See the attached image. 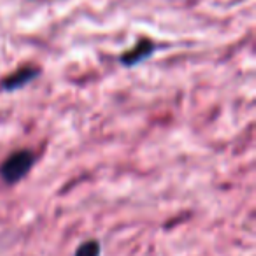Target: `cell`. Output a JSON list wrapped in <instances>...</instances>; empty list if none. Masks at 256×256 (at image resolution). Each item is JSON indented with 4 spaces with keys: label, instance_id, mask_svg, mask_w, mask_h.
<instances>
[{
    "label": "cell",
    "instance_id": "obj_3",
    "mask_svg": "<svg viewBox=\"0 0 256 256\" xmlns=\"http://www.w3.org/2000/svg\"><path fill=\"white\" fill-rule=\"evenodd\" d=\"M151 50H153V44H150V42H146V40H144V42H140L139 46L132 51V53H126L128 56H124L123 62H124V64H137L139 60L146 58L148 54H150Z\"/></svg>",
    "mask_w": 256,
    "mask_h": 256
},
{
    "label": "cell",
    "instance_id": "obj_4",
    "mask_svg": "<svg viewBox=\"0 0 256 256\" xmlns=\"http://www.w3.org/2000/svg\"><path fill=\"white\" fill-rule=\"evenodd\" d=\"M100 252H102V246L98 240H86L79 246L74 256H100Z\"/></svg>",
    "mask_w": 256,
    "mask_h": 256
},
{
    "label": "cell",
    "instance_id": "obj_2",
    "mask_svg": "<svg viewBox=\"0 0 256 256\" xmlns=\"http://www.w3.org/2000/svg\"><path fill=\"white\" fill-rule=\"evenodd\" d=\"M34 76H36L34 70H20V72H16L14 76H11L9 79H6L4 86L8 90H16V88H20V86L25 84V82H28Z\"/></svg>",
    "mask_w": 256,
    "mask_h": 256
},
{
    "label": "cell",
    "instance_id": "obj_1",
    "mask_svg": "<svg viewBox=\"0 0 256 256\" xmlns=\"http://www.w3.org/2000/svg\"><path fill=\"white\" fill-rule=\"evenodd\" d=\"M34 162L36 160H34V154L30 153V151H18V153L11 154V156L4 162V165L0 168V174H2L6 182L14 184V182L22 181V179L28 174Z\"/></svg>",
    "mask_w": 256,
    "mask_h": 256
}]
</instances>
